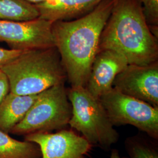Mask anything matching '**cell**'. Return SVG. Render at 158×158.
I'll list each match as a JSON object with an SVG mask.
<instances>
[{"label":"cell","mask_w":158,"mask_h":158,"mask_svg":"<svg viewBox=\"0 0 158 158\" xmlns=\"http://www.w3.org/2000/svg\"><path fill=\"white\" fill-rule=\"evenodd\" d=\"M115 0H104L83 17L52 24L54 45L71 87H85L102 29Z\"/></svg>","instance_id":"6da1fadb"},{"label":"cell","mask_w":158,"mask_h":158,"mask_svg":"<svg viewBox=\"0 0 158 158\" xmlns=\"http://www.w3.org/2000/svg\"><path fill=\"white\" fill-rule=\"evenodd\" d=\"M104 49L118 52L128 64L158 62V38L147 23L139 0L115 1L100 38L98 51Z\"/></svg>","instance_id":"7a4b0ae2"},{"label":"cell","mask_w":158,"mask_h":158,"mask_svg":"<svg viewBox=\"0 0 158 158\" xmlns=\"http://www.w3.org/2000/svg\"><path fill=\"white\" fill-rule=\"evenodd\" d=\"M10 92L20 96L38 95L67 79L55 46L23 52L1 68Z\"/></svg>","instance_id":"3957f363"},{"label":"cell","mask_w":158,"mask_h":158,"mask_svg":"<svg viewBox=\"0 0 158 158\" xmlns=\"http://www.w3.org/2000/svg\"><path fill=\"white\" fill-rule=\"evenodd\" d=\"M67 91L72 107L69 125L81 133L91 146L110 149L118 141L119 135L100 99L85 87H71Z\"/></svg>","instance_id":"277c9868"},{"label":"cell","mask_w":158,"mask_h":158,"mask_svg":"<svg viewBox=\"0 0 158 158\" xmlns=\"http://www.w3.org/2000/svg\"><path fill=\"white\" fill-rule=\"evenodd\" d=\"M72 107L64 83L40 93L23 120L11 133L27 135L66 128L72 117Z\"/></svg>","instance_id":"5b68a950"},{"label":"cell","mask_w":158,"mask_h":158,"mask_svg":"<svg viewBox=\"0 0 158 158\" xmlns=\"http://www.w3.org/2000/svg\"><path fill=\"white\" fill-rule=\"evenodd\" d=\"M113 126L130 125L158 139V107L113 88L100 98Z\"/></svg>","instance_id":"8992f818"},{"label":"cell","mask_w":158,"mask_h":158,"mask_svg":"<svg viewBox=\"0 0 158 158\" xmlns=\"http://www.w3.org/2000/svg\"><path fill=\"white\" fill-rule=\"evenodd\" d=\"M52 24L40 17L24 21L0 20V42L17 51L53 47Z\"/></svg>","instance_id":"52a82bcc"},{"label":"cell","mask_w":158,"mask_h":158,"mask_svg":"<svg viewBox=\"0 0 158 158\" xmlns=\"http://www.w3.org/2000/svg\"><path fill=\"white\" fill-rule=\"evenodd\" d=\"M113 87L158 107V61L145 66L128 64L116 76Z\"/></svg>","instance_id":"ba28073f"},{"label":"cell","mask_w":158,"mask_h":158,"mask_svg":"<svg viewBox=\"0 0 158 158\" xmlns=\"http://www.w3.org/2000/svg\"><path fill=\"white\" fill-rule=\"evenodd\" d=\"M25 140L39 147L40 158H85L92 147L83 136L65 128L55 133L30 134L25 136Z\"/></svg>","instance_id":"9c48e42d"},{"label":"cell","mask_w":158,"mask_h":158,"mask_svg":"<svg viewBox=\"0 0 158 158\" xmlns=\"http://www.w3.org/2000/svg\"><path fill=\"white\" fill-rule=\"evenodd\" d=\"M128 62L117 51L110 49L98 50L91 67L85 89L99 98L113 89L114 80Z\"/></svg>","instance_id":"30bf717a"},{"label":"cell","mask_w":158,"mask_h":158,"mask_svg":"<svg viewBox=\"0 0 158 158\" xmlns=\"http://www.w3.org/2000/svg\"><path fill=\"white\" fill-rule=\"evenodd\" d=\"M104 0H49L36 4L40 17L54 23L83 17Z\"/></svg>","instance_id":"8fae6325"},{"label":"cell","mask_w":158,"mask_h":158,"mask_svg":"<svg viewBox=\"0 0 158 158\" xmlns=\"http://www.w3.org/2000/svg\"><path fill=\"white\" fill-rule=\"evenodd\" d=\"M38 95L20 96L10 92L0 103V130L11 132L25 117Z\"/></svg>","instance_id":"7c38bea8"},{"label":"cell","mask_w":158,"mask_h":158,"mask_svg":"<svg viewBox=\"0 0 158 158\" xmlns=\"http://www.w3.org/2000/svg\"><path fill=\"white\" fill-rule=\"evenodd\" d=\"M39 147L34 142L17 140L0 130V158H40Z\"/></svg>","instance_id":"4fadbf2b"},{"label":"cell","mask_w":158,"mask_h":158,"mask_svg":"<svg viewBox=\"0 0 158 158\" xmlns=\"http://www.w3.org/2000/svg\"><path fill=\"white\" fill-rule=\"evenodd\" d=\"M40 17L34 4L25 0H0V20L29 21Z\"/></svg>","instance_id":"5bb4252c"},{"label":"cell","mask_w":158,"mask_h":158,"mask_svg":"<svg viewBox=\"0 0 158 158\" xmlns=\"http://www.w3.org/2000/svg\"><path fill=\"white\" fill-rule=\"evenodd\" d=\"M125 146L130 158H158L156 145L141 135L132 136L127 138Z\"/></svg>","instance_id":"9a60e30c"},{"label":"cell","mask_w":158,"mask_h":158,"mask_svg":"<svg viewBox=\"0 0 158 158\" xmlns=\"http://www.w3.org/2000/svg\"><path fill=\"white\" fill-rule=\"evenodd\" d=\"M150 28L158 29V0H139Z\"/></svg>","instance_id":"2e32d148"},{"label":"cell","mask_w":158,"mask_h":158,"mask_svg":"<svg viewBox=\"0 0 158 158\" xmlns=\"http://www.w3.org/2000/svg\"><path fill=\"white\" fill-rule=\"evenodd\" d=\"M23 52V51L0 48V69L19 56Z\"/></svg>","instance_id":"e0dca14e"},{"label":"cell","mask_w":158,"mask_h":158,"mask_svg":"<svg viewBox=\"0 0 158 158\" xmlns=\"http://www.w3.org/2000/svg\"><path fill=\"white\" fill-rule=\"evenodd\" d=\"M10 93V85L6 74L0 69V103Z\"/></svg>","instance_id":"ac0fdd59"},{"label":"cell","mask_w":158,"mask_h":158,"mask_svg":"<svg viewBox=\"0 0 158 158\" xmlns=\"http://www.w3.org/2000/svg\"><path fill=\"white\" fill-rule=\"evenodd\" d=\"M110 158H122L120 155L118 150L117 149H113L111 153V155Z\"/></svg>","instance_id":"d6986e66"},{"label":"cell","mask_w":158,"mask_h":158,"mask_svg":"<svg viewBox=\"0 0 158 158\" xmlns=\"http://www.w3.org/2000/svg\"><path fill=\"white\" fill-rule=\"evenodd\" d=\"M27 2H28L31 4H32L34 5H36V4H40V3H43V2H45L47 1H49V0H25Z\"/></svg>","instance_id":"ffe728a7"}]
</instances>
